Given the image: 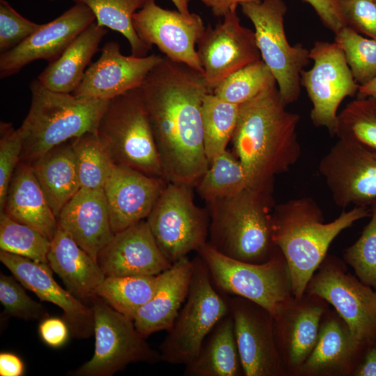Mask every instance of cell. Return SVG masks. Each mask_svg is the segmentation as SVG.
<instances>
[{
  "label": "cell",
  "mask_w": 376,
  "mask_h": 376,
  "mask_svg": "<svg viewBox=\"0 0 376 376\" xmlns=\"http://www.w3.org/2000/svg\"><path fill=\"white\" fill-rule=\"evenodd\" d=\"M140 89L164 178L196 185L210 165L204 148L201 109L205 95L211 91L203 73L163 56Z\"/></svg>",
  "instance_id": "obj_1"
},
{
  "label": "cell",
  "mask_w": 376,
  "mask_h": 376,
  "mask_svg": "<svg viewBox=\"0 0 376 376\" xmlns=\"http://www.w3.org/2000/svg\"><path fill=\"white\" fill-rule=\"evenodd\" d=\"M276 83L240 106L231 141L249 187L272 193L274 178L299 160L300 116L286 109Z\"/></svg>",
  "instance_id": "obj_2"
},
{
  "label": "cell",
  "mask_w": 376,
  "mask_h": 376,
  "mask_svg": "<svg viewBox=\"0 0 376 376\" xmlns=\"http://www.w3.org/2000/svg\"><path fill=\"white\" fill-rule=\"evenodd\" d=\"M370 214L367 206H354L326 223L322 210L310 197L290 199L275 206L273 240L286 261L296 299L302 297L337 235Z\"/></svg>",
  "instance_id": "obj_3"
},
{
  "label": "cell",
  "mask_w": 376,
  "mask_h": 376,
  "mask_svg": "<svg viewBox=\"0 0 376 376\" xmlns=\"http://www.w3.org/2000/svg\"><path fill=\"white\" fill-rule=\"evenodd\" d=\"M30 90L29 111L18 128L23 143L20 162L28 164L62 143L96 132L109 101L53 91L37 79Z\"/></svg>",
  "instance_id": "obj_4"
},
{
  "label": "cell",
  "mask_w": 376,
  "mask_h": 376,
  "mask_svg": "<svg viewBox=\"0 0 376 376\" xmlns=\"http://www.w3.org/2000/svg\"><path fill=\"white\" fill-rule=\"evenodd\" d=\"M272 194L248 187L232 198L210 203L208 243L238 260L262 263L269 260L277 250Z\"/></svg>",
  "instance_id": "obj_5"
},
{
  "label": "cell",
  "mask_w": 376,
  "mask_h": 376,
  "mask_svg": "<svg viewBox=\"0 0 376 376\" xmlns=\"http://www.w3.org/2000/svg\"><path fill=\"white\" fill-rule=\"evenodd\" d=\"M96 134L116 165L164 178L148 110L140 88L109 101Z\"/></svg>",
  "instance_id": "obj_6"
},
{
  "label": "cell",
  "mask_w": 376,
  "mask_h": 376,
  "mask_svg": "<svg viewBox=\"0 0 376 376\" xmlns=\"http://www.w3.org/2000/svg\"><path fill=\"white\" fill-rule=\"evenodd\" d=\"M197 252L219 291L259 305L274 320L288 309L292 294L290 278L286 261L278 248L269 260L262 263L230 258L208 242Z\"/></svg>",
  "instance_id": "obj_7"
},
{
  "label": "cell",
  "mask_w": 376,
  "mask_h": 376,
  "mask_svg": "<svg viewBox=\"0 0 376 376\" xmlns=\"http://www.w3.org/2000/svg\"><path fill=\"white\" fill-rule=\"evenodd\" d=\"M193 263L185 303L159 347L162 361L169 364L191 363L212 329L230 313L229 299L217 290L205 261L198 256Z\"/></svg>",
  "instance_id": "obj_8"
},
{
  "label": "cell",
  "mask_w": 376,
  "mask_h": 376,
  "mask_svg": "<svg viewBox=\"0 0 376 376\" xmlns=\"http://www.w3.org/2000/svg\"><path fill=\"white\" fill-rule=\"evenodd\" d=\"M252 22L261 58L273 74L282 99L288 105L300 95L301 72L308 64L310 51L301 44L291 45L286 37L283 0H262L240 5Z\"/></svg>",
  "instance_id": "obj_9"
},
{
  "label": "cell",
  "mask_w": 376,
  "mask_h": 376,
  "mask_svg": "<svg viewBox=\"0 0 376 376\" xmlns=\"http://www.w3.org/2000/svg\"><path fill=\"white\" fill-rule=\"evenodd\" d=\"M95 350L92 358L72 373L76 376H111L133 363L162 361L137 331L133 320L97 297L91 303Z\"/></svg>",
  "instance_id": "obj_10"
},
{
  "label": "cell",
  "mask_w": 376,
  "mask_h": 376,
  "mask_svg": "<svg viewBox=\"0 0 376 376\" xmlns=\"http://www.w3.org/2000/svg\"><path fill=\"white\" fill-rule=\"evenodd\" d=\"M191 187L167 182L146 219L159 249L171 264L207 243L208 217L194 203Z\"/></svg>",
  "instance_id": "obj_11"
},
{
  "label": "cell",
  "mask_w": 376,
  "mask_h": 376,
  "mask_svg": "<svg viewBox=\"0 0 376 376\" xmlns=\"http://www.w3.org/2000/svg\"><path fill=\"white\" fill-rule=\"evenodd\" d=\"M310 58L313 65L301 71V85L313 105L311 119L315 126L326 127L334 134L340 103L346 97L355 95L359 85L336 42H315Z\"/></svg>",
  "instance_id": "obj_12"
},
{
  "label": "cell",
  "mask_w": 376,
  "mask_h": 376,
  "mask_svg": "<svg viewBox=\"0 0 376 376\" xmlns=\"http://www.w3.org/2000/svg\"><path fill=\"white\" fill-rule=\"evenodd\" d=\"M318 170L336 205H371L376 201V152L338 139L320 161Z\"/></svg>",
  "instance_id": "obj_13"
},
{
  "label": "cell",
  "mask_w": 376,
  "mask_h": 376,
  "mask_svg": "<svg viewBox=\"0 0 376 376\" xmlns=\"http://www.w3.org/2000/svg\"><path fill=\"white\" fill-rule=\"evenodd\" d=\"M306 289L330 303L361 345L376 338V292L332 263L313 274Z\"/></svg>",
  "instance_id": "obj_14"
},
{
  "label": "cell",
  "mask_w": 376,
  "mask_h": 376,
  "mask_svg": "<svg viewBox=\"0 0 376 376\" xmlns=\"http://www.w3.org/2000/svg\"><path fill=\"white\" fill-rule=\"evenodd\" d=\"M140 39L150 48L155 45L169 59L203 73L196 45L205 26L200 15L186 17L178 10L164 9L155 0H146L132 17Z\"/></svg>",
  "instance_id": "obj_15"
},
{
  "label": "cell",
  "mask_w": 376,
  "mask_h": 376,
  "mask_svg": "<svg viewBox=\"0 0 376 376\" xmlns=\"http://www.w3.org/2000/svg\"><path fill=\"white\" fill-rule=\"evenodd\" d=\"M214 27L208 25L197 42L198 56L209 90L244 66L261 58L254 31L242 26L236 10Z\"/></svg>",
  "instance_id": "obj_16"
},
{
  "label": "cell",
  "mask_w": 376,
  "mask_h": 376,
  "mask_svg": "<svg viewBox=\"0 0 376 376\" xmlns=\"http://www.w3.org/2000/svg\"><path fill=\"white\" fill-rule=\"evenodd\" d=\"M240 361L246 376H274L282 372L273 317L240 297L229 299Z\"/></svg>",
  "instance_id": "obj_17"
},
{
  "label": "cell",
  "mask_w": 376,
  "mask_h": 376,
  "mask_svg": "<svg viewBox=\"0 0 376 376\" xmlns=\"http://www.w3.org/2000/svg\"><path fill=\"white\" fill-rule=\"evenodd\" d=\"M95 21L88 6L75 3L56 19L41 24L22 42L1 54L0 77L15 75L34 61H54Z\"/></svg>",
  "instance_id": "obj_18"
},
{
  "label": "cell",
  "mask_w": 376,
  "mask_h": 376,
  "mask_svg": "<svg viewBox=\"0 0 376 376\" xmlns=\"http://www.w3.org/2000/svg\"><path fill=\"white\" fill-rule=\"evenodd\" d=\"M162 59V56L155 54L143 57L125 56L117 42H108L72 94L81 98L111 100L140 88L148 73Z\"/></svg>",
  "instance_id": "obj_19"
},
{
  "label": "cell",
  "mask_w": 376,
  "mask_h": 376,
  "mask_svg": "<svg viewBox=\"0 0 376 376\" xmlns=\"http://www.w3.org/2000/svg\"><path fill=\"white\" fill-rule=\"evenodd\" d=\"M0 260L24 288L33 292L40 300L61 308L63 319L73 337L86 338L94 333L93 314L91 306L57 283L49 264L3 251H0Z\"/></svg>",
  "instance_id": "obj_20"
},
{
  "label": "cell",
  "mask_w": 376,
  "mask_h": 376,
  "mask_svg": "<svg viewBox=\"0 0 376 376\" xmlns=\"http://www.w3.org/2000/svg\"><path fill=\"white\" fill-rule=\"evenodd\" d=\"M167 182L115 165L103 188L113 233L146 219Z\"/></svg>",
  "instance_id": "obj_21"
},
{
  "label": "cell",
  "mask_w": 376,
  "mask_h": 376,
  "mask_svg": "<svg viewBox=\"0 0 376 376\" xmlns=\"http://www.w3.org/2000/svg\"><path fill=\"white\" fill-rule=\"evenodd\" d=\"M97 263L106 276L158 275L172 264L159 249L146 219L115 233Z\"/></svg>",
  "instance_id": "obj_22"
},
{
  "label": "cell",
  "mask_w": 376,
  "mask_h": 376,
  "mask_svg": "<svg viewBox=\"0 0 376 376\" xmlns=\"http://www.w3.org/2000/svg\"><path fill=\"white\" fill-rule=\"evenodd\" d=\"M57 221L58 226L97 261L114 235L103 189L81 188L61 210Z\"/></svg>",
  "instance_id": "obj_23"
},
{
  "label": "cell",
  "mask_w": 376,
  "mask_h": 376,
  "mask_svg": "<svg viewBox=\"0 0 376 376\" xmlns=\"http://www.w3.org/2000/svg\"><path fill=\"white\" fill-rule=\"evenodd\" d=\"M193 266V260L186 256L161 274L157 292L133 320L137 331L145 338L157 331H169L173 326L189 292Z\"/></svg>",
  "instance_id": "obj_24"
},
{
  "label": "cell",
  "mask_w": 376,
  "mask_h": 376,
  "mask_svg": "<svg viewBox=\"0 0 376 376\" xmlns=\"http://www.w3.org/2000/svg\"><path fill=\"white\" fill-rule=\"evenodd\" d=\"M48 264L67 290L83 302L97 297L106 276L97 260L81 248L59 226L51 241Z\"/></svg>",
  "instance_id": "obj_25"
},
{
  "label": "cell",
  "mask_w": 376,
  "mask_h": 376,
  "mask_svg": "<svg viewBox=\"0 0 376 376\" xmlns=\"http://www.w3.org/2000/svg\"><path fill=\"white\" fill-rule=\"evenodd\" d=\"M1 212L35 228L51 241L58 227L57 218L31 166L23 162L13 173Z\"/></svg>",
  "instance_id": "obj_26"
},
{
  "label": "cell",
  "mask_w": 376,
  "mask_h": 376,
  "mask_svg": "<svg viewBox=\"0 0 376 376\" xmlns=\"http://www.w3.org/2000/svg\"><path fill=\"white\" fill-rule=\"evenodd\" d=\"M107 33V28L95 21L70 43L56 60L48 63L36 79L51 91L72 93L81 83Z\"/></svg>",
  "instance_id": "obj_27"
},
{
  "label": "cell",
  "mask_w": 376,
  "mask_h": 376,
  "mask_svg": "<svg viewBox=\"0 0 376 376\" xmlns=\"http://www.w3.org/2000/svg\"><path fill=\"white\" fill-rule=\"evenodd\" d=\"M56 218L81 189L71 140L29 164Z\"/></svg>",
  "instance_id": "obj_28"
},
{
  "label": "cell",
  "mask_w": 376,
  "mask_h": 376,
  "mask_svg": "<svg viewBox=\"0 0 376 376\" xmlns=\"http://www.w3.org/2000/svg\"><path fill=\"white\" fill-rule=\"evenodd\" d=\"M244 375L230 313L222 318L204 340L196 358L185 366V376Z\"/></svg>",
  "instance_id": "obj_29"
},
{
  "label": "cell",
  "mask_w": 376,
  "mask_h": 376,
  "mask_svg": "<svg viewBox=\"0 0 376 376\" xmlns=\"http://www.w3.org/2000/svg\"><path fill=\"white\" fill-rule=\"evenodd\" d=\"M161 274L106 276L96 290L97 297L124 315L134 320L138 311L157 292Z\"/></svg>",
  "instance_id": "obj_30"
},
{
  "label": "cell",
  "mask_w": 376,
  "mask_h": 376,
  "mask_svg": "<svg viewBox=\"0 0 376 376\" xmlns=\"http://www.w3.org/2000/svg\"><path fill=\"white\" fill-rule=\"evenodd\" d=\"M361 346L345 324L335 319L320 327L318 338L311 353L301 366L303 372L315 373L346 362Z\"/></svg>",
  "instance_id": "obj_31"
},
{
  "label": "cell",
  "mask_w": 376,
  "mask_h": 376,
  "mask_svg": "<svg viewBox=\"0 0 376 376\" xmlns=\"http://www.w3.org/2000/svg\"><path fill=\"white\" fill-rule=\"evenodd\" d=\"M201 196L209 203L232 198L249 187L245 169L227 150L215 157L196 184Z\"/></svg>",
  "instance_id": "obj_32"
},
{
  "label": "cell",
  "mask_w": 376,
  "mask_h": 376,
  "mask_svg": "<svg viewBox=\"0 0 376 376\" xmlns=\"http://www.w3.org/2000/svg\"><path fill=\"white\" fill-rule=\"evenodd\" d=\"M240 106L228 102L212 92L207 93L202 103L203 143L210 162L226 150L234 133Z\"/></svg>",
  "instance_id": "obj_33"
},
{
  "label": "cell",
  "mask_w": 376,
  "mask_h": 376,
  "mask_svg": "<svg viewBox=\"0 0 376 376\" xmlns=\"http://www.w3.org/2000/svg\"><path fill=\"white\" fill-rule=\"evenodd\" d=\"M88 6L93 13L97 23L121 33L128 41L131 55L143 57L152 48L137 35L132 22L134 14L146 0H73Z\"/></svg>",
  "instance_id": "obj_34"
},
{
  "label": "cell",
  "mask_w": 376,
  "mask_h": 376,
  "mask_svg": "<svg viewBox=\"0 0 376 376\" xmlns=\"http://www.w3.org/2000/svg\"><path fill=\"white\" fill-rule=\"evenodd\" d=\"M292 312L282 336L287 359L295 367L304 363L316 344L323 308L319 305H306Z\"/></svg>",
  "instance_id": "obj_35"
},
{
  "label": "cell",
  "mask_w": 376,
  "mask_h": 376,
  "mask_svg": "<svg viewBox=\"0 0 376 376\" xmlns=\"http://www.w3.org/2000/svg\"><path fill=\"white\" fill-rule=\"evenodd\" d=\"M81 188L103 189L115 164L96 132L71 140Z\"/></svg>",
  "instance_id": "obj_36"
},
{
  "label": "cell",
  "mask_w": 376,
  "mask_h": 376,
  "mask_svg": "<svg viewBox=\"0 0 376 376\" xmlns=\"http://www.w3.org/2000/svg\"><path fill=\"white\" fill-rule=\"evenodd\" d=\"M334 134L376 152V97H359L338 113Z\"/></svg>",
  "instance_id": "obj_37"
},
{
  "label": "cell",
  "mask_w": 376,
  "mask_h": 376,
  "mask_svg": "<svg viewBox=\"0 0 376 376\" xmlns=\"http://www.w3.org/2000/svg\"><path fill=\"white\" fill-rule=\"evenodd\" d=\"M51 240L38 230L0 212L1 251L48 264Z\"/></svg>",
  "instance_id": "obj_38"
},
{
  "label": "cell",
  "mask_w": 376,
  "mask_h": 376,
  "mask_svg": "<svg viewBox=\"0 0 376 376\" xmlns=\"http://www.w3.org/2000/svg\"><path fill=\"white\" fill-rule=\"evenodd\" d=\"M274 82L271 70L260 59L230 75L212 93L228 102L240 106Z\"/></svg>",
  "instance_id": "obj_39"
},
{
  "label": "cell",
  "mask_w": 376,
  "mask_h": 376,
  "mask_svg": "<svg viewBox=\"0 0 376 376\" xmlns=\"http://www.w3.org/2000/svg\"><path fill=\"white\" fill-rule=\"evenodd\" d=\"M335 42L342 49L352 75L359 85L376 75V40L360 35L345 26L335 34Z\"/></svg>",
  "instance_id": "obj_40"
},
{
  "label": "cell",
  "mask_w": 376,
  "mask_h": 376,
  "mask_svg": "<svg viewBox=\"0 0 376 376\" xmlns=\"http://www.w3.org/2000/svg\"><path fill=\"white\" fill-rule=\"evenodd\" d=\"M371 206L369 223L357 241L345 251L344 258L359 279L376 290V201Z\"/></svg>",
  "instance_id": "obj_41"
},
{
  "label": "cell",
  "mask_w": 376,
  "mask_h": 376,
  "mask_svg": "<svg viewBox=\"0 0 376 376\" xmlns=\"http://www.w3.org/2000/svg\"><path fill=\"white\" fill-rule=\"evenodd\" d=\"M23 285L13 276L0 274V301L4 314L24 320H42L49 316L39 302L31 299Z\"/></svg>",
  "instance_id": "obj_42"
},
{
  "label": "cell",
  "mask_w": 376,
  "mask_h": 376,
  "mask_svg": "<svg viewBox=\"0 0 376 376\" xmlns=\"http://www.w3.org/2000/svg\"><path fill=\"white\" fill-rule=\"evenodd\" d=\"M0 131V212H1L13 173L21 160L23 143L18 129H14L11 124L1 122Z\"/></svg>",
  "instance_id": "obj_43"
},
{
  "label": "cell",
  "mask_w": 376,
  "mask_h": 376,
  "mask_svg": "<svg viewBox=\"0 0 376 376\" xmlns=\"http://www.w3.org/2000/svg\"><path fill=\"white\" fill-rule=\"evenodd\" d=\"M40 25L22 16L8 1L0 0L1 54L22 42Z\"/></svg>",
  "instance_id": "obj_44"
},
{
  "label": "cell",
  "mask_w": 376,
  "mask_h": 376,
  "mask_svg": "<svg viewBox=\"0 0 376 376\" xmlns=\"http://www.w3.org/2000/svg\"><path fill=\"white\" fill-rule=\"evenodd\" d=\"M346 26L376 40V3L374 0H338Z\"/></svg>",
  "instance_id": "obj_45"
},
{
  "label": "cell",
  "mask_w": 376,
  "mask_h": 376,
  "mask_svg": "<svg viewBox=\"0 0 376 376\" xmlns=\"http://www.w3.org/2000/svg\"><path fill=\"white\" fill-rule=\"evenodd\" d=\"M38 334L41 340L53 348L63 346L71 334L69 326L63 318L49 316L40 320Z\"/></svg>",
  "instance_id": "obj_46"
},
{
  "label": "cell",
  "mask_w": 376,
  "mask_h": 376,
  "mask_svg": "<svg viewBox=\"0 0 376 376\" xmlns=\"http://www.w3.org/2000/svg\"><path fill=\"white\" fill-rule=\"evenodd\" d=\"M303 1L313 7L323 24L335 34L346 26L338 0Z\"/></svg>",
  "instance_id": "obj_47"
},
{
  "label": "cell",
  "mask_w": 376,
  "mask_h": 376,
  "mask_svg": "<svg viewBox=\"0 0 376 376\" xmlns=\"http://www.w3.org/2000/svg\"><path fill=\"white\" fill-rule=\"evenodd\" d=\"M24 364L20 357L12 352H1V376H22L24 375Z\"/></svg>",
  "instance_id": "obj_48"
},
{
  "label": "cell",
  "mask_w": 376,
  "mask_h": 376,
  "mask_svg": "<svg viewBox=\"0 0 376 376\" xmlns=\"http://www.w3.org/2000/svg\"><path fill=\"white\" fill-rule=\"evenodd\" d=\"M210 8L214 15L224 17L230 10H237L238 5L259 3L262 0H198Z\"/></svg>",
  "instance_id": "obj_49"
},
{
  "label": "cell",
  "mask_w": 376,
  "mask_h": 376,
  "mask_svg": "<svg viewBox=\"0 0 376 376\" xmlns=\"http://www.w3.org/2000/svg\"><path fill=\"white\" fill-rule=\"evenodd\" d=\"M359 376H376V347H372L355 372Z\"/></svg>",
  "instance_id": "obj_50"
},
{
  "label": "cell",
  "mask_w": 376,
  "mask_h": 376,
  "mask_svg": "<svg viewBox=\"0 0 376 376\" xmlns=\"http://www.w3.org/2000/svg\"><path fill=\"white\" fill-rule=\"evenodd\" d=\"M357 93L359 97H376V75L367 84L359 86Z\"/></svg>",
  "instance_id": "obj_51"
},
{
  "label": "cell",
  "mask_w": 376,
  "mask_h": 376,
  "mask_svg": "<svg viewBox=\"0 0 376 376\" xmlns=\"http://www.w3.org/2000/svg\"><path fill=\"white\" fill-rule=\"evenodd\" d=\"M177 10L186 17H190L191 13L189 9V0H171Z\"/></svg>",
  "instance_id": "obj_52"
},
{
  "label": "cell",
  "mask_w": 376,
  "mask_h": 376,
  "mask_svg": "<svg viewBox=\"0 0 376 376\" xmlns=\"http://www.w3.org/2000/svg\"><path fill=\"white\" fill-rule=\"evenodd\" d=\"M374 1L376 3V0H374Z\"/></svg>",
  "instance_id": "obj_53"
},
{
  "label": "cell",
  "mask_w": 376,
  "mask_h": 376,
  "mask_svg": "<svg viewBox=\"0 0 376 376\" xmlns=\"http://www.w3.org/2000/svg\"><path fill=\"white\" fill-rule=\"evenodd\" d=\"M50 1H56V0H50Z\"/></svg>",
  "instance_id": "obj_54"
}]
</instances>
